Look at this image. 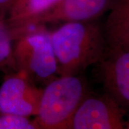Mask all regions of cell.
I'll return each instance as SVG.
<instances>
[{
  "label": "cell",
  "mask_w": 129,
  "mask_h": 129,
  "mask_svg": "<svg viewBox=\"0 0 129 129\" xmlns=\"http://www.w3.org/2000/svg\"><path fill=\"white\" fill-rule=\"evenodd\" d=\"M123 49H125V50H129V44L128 45H127V46L125 47V48H123Z\"/></svg>",
  "instance_id": "obj_13"
},
{
  "label": "cell",
  "mask_w": 129,
  "mask_h": 129,
  "mask_svg": "<svg viewBox=\"0 0 129 129\" xmlns=\"http://www.w3.org/2000/svg\"><path fill=\"white\" fill-rule=\"evenodd\" d=\"M12 42L13 38L8 22L0 17V68L15 65Z\"/></svg>",
  "instance_id": "obj_10"
},
{
  "label": "cell",
  "mask_w": 129,
  "mask_h": 129,
  "mask_svg": "<svg viewBox=\"0 0 129 129\" xmlns=\"http://www.w3.org/2000/svg\"><path fill=\"white\" fill-rule=\"evenodd\" d=\"M119 103L111 95H87L81 102L68 129H122L128 123Z\"/></svg>",
  "instance_id": "obj_4"
},
{
  "label": "cell",
  "mask_w": 129,
  "mask_h": 129,
  "mask_svg": "<svg viewBox=\"0 0 129 129\" xmlns=\"http://www.w3.org/2000/svg\"><path fill=\"white\" fill-rule=\"evenodd\" d=\"M0 129H37L28 117L14 114H0Z\"/></svg>",
  "instance_id": "obj_11"
},
{
  "label": "cell",
  "mask_w": 129,
  "mask_h": 129,
  "mask_svg": "<svg viewBox=\"0 0 129 129\" xmlns=\"http://www.w3.org/2000/svg\"><path fill=\"white\" fill-rule=\"evenodd\" d=\"M115 1L59 0L40 14L24 21H32L42 24L57 22H87L98 18L107 11H110Z\"/></svg>",
  "instance_id": "obj_6"
},
{
  "label": "cell",
  "mask_w": 129,
  "mask_h": 129,
  "mask_svg": "<svg viewBox=\"0 0 129 129\" xmlns=\"http://www.w3.org/2000/svg\"><path fill=\"white\" fill-rule=\"evenodd\" d=\"M104 35L110 49L129 44V0H116L106 19Z\"/></svg>",
  "instance_id": "obj_8"
},
{
  "label": "cell",
  "mask_w": 129,
  "mask_h": 129,
  "mask_svg": "<svg viewBox=\"0 0 129 129\" xmlns=\"http://www.w3.org/2000/svg\"><path fill=\"white\" fill-rule=\"evenodd\" d=\"M49 36L60 75H77L101 62L106 53L104 34L88 21L66 22Z\"/></svg>",
  "instance_id": "obj_1"
},
{
  "label": "cell",
  "mask_w": 129,
  "mask_h": 129,
  "mask_svg": "<svg viewBox=\"0 0 129 129\" xmlns=\"http://www.w3.org/2000/svg\"><path fill=\"white\" fill-rule=\"evenodd\" d=\"M86 91L85 81L77 75H60L47 83L33 120L37 129H68Z\"/></svg>",
  "instance_id": "obj_2"
},
{
  "label": "cell",
  "mask_w": 129,
  "mask_h": 129,
  "mask_svg": "<svg viewBox=\"0 0 129 129\" xmlns=\"http://www.w3.org/2000/svg\"><path fill=\"white\" fill-rule=\"evenodd\" d=\"M42 92L27 74L19 70L7 77L0 86V114L36 116Z\"/></svg>",
  "instance_id": "obj_5"
},
{
  "label": "cell",
  "mask_w": 129,
  "mask_h": 129,
  "mask_svg": "<svg viewBox=\"0 0 129 129\" xmlns=\"http://www.w3.org/2000/svg\"><path fill=\"white\" fill-rule=\"evenodd\" d=\"M59 0H17L9 9L8 22L13 23L32 18L50 8Z\"/></svg>",
  "instance_id": "obj_9"
},
{
  "label": "cell",
  "mask_w": 129,
  "mask_h": 129,
  "mask_svg": "<svg viewBox=\"0 0 129 129\" xmlns=\"http://www.w3.org/2000/svg\"><path fill=\"white\" fill-rule=\"evenodd\" d=\"M17 0H0V10L10 9Z\"/></svg>",
  "instance_id": "obj_12"
},
{
  "label": "cell",
  "mask_w": 129,
  "mask_h": 129,
  "mask_svg": "<svg viewBox=\"0 0 129 129\" xmlns=\"http://www.w3.org/2000/svg\"><path fill=\"white\" fill-rule=\"evenodd\" d=\"M101 60V76L108 93L129 106V50L110 49Z\"/></svg>",
  "instance_id": "obj_7"
},
{
  "label": "cell",
  "mask_w": 129,
  "mask_h": 129,
  "mask_svg": "<svg viewBox=\"0 0 129 129\" xmlns=\"http://www.w3.org/2000/svg\"><path fill=\"white\" fill-rule=\"evenodd\" d=\"M48 32L21 37L13 47L15 66L32 79L49 83L58 74L55 55Z\"/></svg>",
  "instance_id": "obj_3"
}]
</instances>
